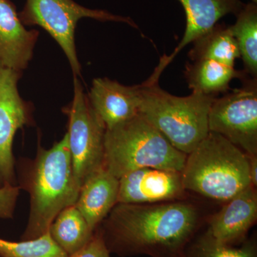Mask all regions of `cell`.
I'll return each instance as SVG.
<instances>
[{
    "label": "cell",
    "instance_id": "obj_5",
    "mask_svg": "<svg viewBox=\"0 0 257 257\" xmlns=\"http://www.w3.org/2000/svg\"><path fill=\"white\" fill-rule=\"evenodd\" d=\"M139 114L160 131L172 146L188 155L209 133L208 117L216 96L192 92L172 95L158 82H144Z\"/></svg>",
    "mask_w": 257,
    "mask_h": 257
},
{
    "label": "cell",
    "instance_id": "obj_12",
    "mask_svg": "<svg viewBox=\"0 0 257 257\" xmlns=\"http://www.w3.org/2000/svg\"><path fill=\"white\" fill-rule=\"evenodd\" d=\"M257 220L256 188L250 185L227 202L213 216L206 229L216 241L238 245L247 239Z\"/></svg>",
    "mask_w": 257,
    "mask_h": 257
},
{
    "label": "cell",
    "instance_id": "obj_3",
    "mask_svg": "<svg viewBox=\"0 0 257 257\" xmlns=\"http://www.w3.org/2000/svg\"><path fill=\"white\" fill-rule=\"evenodd\" d=\"M182 176L187 192L220 202L251 185L247 155L211 132L187 155Z\"/></svg>",
    "mask_w": 257,
    "mask_h": 257
},
{
    "label": "cell",
    "instance_id": "obj_10",
    "mask_svg": "<svg viewBox=\"0 0 257 257\" xmlns=\"http://www.w3.org/2000/svg\"><path fill=\"white\" fill-rule=\"evenodd\" d=\"M182 172L156 168L132 171L119 179L118 203L156 204L186 199Z\"/></svg>",
    "mask_w": 257,
    "mask_h": 257
},
{
    "label": "cell",
    "instance_id": "obj_7",
    "mask_svg": "<svg viewBox=\"0 0 257 257\" xmlns=\"http://www.w3.org/2000/svg\"><path fill=\"white\" fill-rule=\"evenodd\" d=\"M68 117L67 138L74 175L79 188L89 176L104 167L106 127L91 106L77 76L73 99L62 109Z\"/></svg>",
    "mask_w": 257,
    "mask_h": 257
},
{
    "label": "cell",
    "instance_id": "obj_19",
    "mask_svg": "<svg viewBox=\"0 0 257 257\" xmlns=\"http://www.w3.org/2000/svg\"><path fill=\"white\" fill-rule=\"evenodd\" d=\"M236 23L229 26L234 37L246 74L257 78V5L245 4L236 15Z\"/></svg>",
    "mask_w": 257,
    "mask_h": 257
},
{
    "label": "cell",
    "instance_id": "obj_25",
    "mask_svg": "<svg viewBox=\"0 0 257 257\" xmlns=\"http://www.w3.org/2000/svg\"><path fill=\"white\" fill-rule=\"evenodd\" d=\"M251 3H254V4L257 5V0H251Z\"/></svg>",
    "mask_w": 257,
    "mask_h": 257
},
{
    "label": "cell",
    "instance_id": "obj_17",
    "mask_svg": "<svg viewBox=\"0 0 257 257\" xmlns=\"http://www.w3.org/2000/svg\"><path fill=\"white\" fill-rule=\"evenodd\" d=\"M192 43L189 52L192 62L209 60L234 67L235 60L240 58L237 42L231 35L229 26L225 24H216Z\"/></svg>",
    "mask_w": 257,
    "mask_h": 257
},
{
    "label": "cell",
    "instance_id": "obj_4",
    "mask_svg": "<svg viewBox=\"0 0 257 257\" xmlns=\"http://www.w3.org/2000/svg\"><path fill=\"white\" fill-rule=\"evenodd\" d=\"M187 156L140 114L106 130L104 167L117 179L141 168L182 172Z\"/></svg>",
    "mask_w": 257,
    "mask_h": 257
},
{
    "label": "cell",
    "instance_id": "obj_13",
    "mask_svg": "<svg viewBox=\"0 0 257 257\" xmlns=\"http://www.w3.org/2000/svg\"><path fill=\"white\" fill-rule=\"evenodd\" d=\"M186 15V29L183 38L169 56L161 58L160 64L150 79L158 81L165 67L184 47L212 28L223 17L236 16L243 9L244 3L240 0H178Z\"/></svg>",
    "mask_w": 257,
    "mask_h": 257
},
{
    "label": "cell",
    "instance_id": "obj_18",
    "mask_svg": "<svg viewBox=\"0 0 257 257\" xmlns=\"http://www.w3.org/2000/svg\"><path fill=\"white\" fill-rule=\"evenodd\" d=\"M49 232L52 239L68 256L79 251L92 237L94 231L74 205L59 213Z\"/></svg>",
    "mask_w": 257,
    "mask_h": 257
},
{
    "label": "cell",
    "instance_id": "obj_9",
    "mask_svg": "<svg viewBox=\"0 0 257 257\" xmlns=\"http://www.w3.org/2000/svg\"><path fill=\"white\" fill-rule=\"evenodd\" d=\"M23 72L0 66V187L16 185L13 146L20 128L35 124L34 106L19 93Z\"/></svg>",
    "mask_w": 257,
    "mask_h": 257
},
{
    "label": "cell",
    "instance_id": "obj_2",
    "mask_svg": "<svg viewBox=\"0 0 257 257\" xmlns=\"http://www.w3.org/2000/svg\"><path fill=\"white\" fill-rule=\"evenodd\" d=\"M19 182L30 197V215L21 239H37L49 232L61 211L74 205L79 188L74 175L67 133L46 150L38 144L36 157L20 160Z\"/></svg>",
    "mask_w": 257,
    "mask_h": 257
},
{
    "label": "cell",
    "instance_id": "obj_23",
    "mask_svg": "<svg viewBox=\"0 0 257 257\" xmlns=\"http://www.w3.org/2000/svg\"><path fill=\"white\" fill-rule=\"evenodd\" d=\"M110 254L100 231L96 228L89 241L79 251L67 257H110Z\"/></svg>",
    "mask_w": 257,
    "mask_h": 257
},
{
    "label": "cell",
    "instance_id": "obj_20",
    "mask_svg": "<svg viewBox=\"0 0 257 257\" xmlns=\"http://www.w3.org/2000/svg\"><path fill=\"white\" fill-rule=\"evenodd\" d=\"M184 257H257L256 239L253 236L240 244H224L216 241L205 230L193 240Z\"/></svg>",
    "mask_w": 257,
    "mask_h": 257
},
{
    "label": "cell",
    "instance_id": "obj_8",
    "mask_svg": "<svg viewBox=\"0 0 257 257\" xmlns=\"http://www.w3.org/2000/svg\"><path fill=\"white\" fill-rule=\"evenodd\" d=\"M242 85L213 101L208 126L244 152L257 155V78L246 75Z\"/></svg>",
    "mask_w": 257,
    "mask_h": 257
},
{
    "label": "cell",
    "instance_id": "obj_24",
    "mask_svg": "<svg viewBox=\"0 0 257 257\" xmlns=\"http://www.w3.org/2000/svg\"><path fill=\"white\" fill-rule=\"evenodd\" d=\"M249 162L250 180L253 187H257V155L248 156Z\"/></svg>",
    "mask_w": 257,
    "mask_h": 257
},
{
    "label": "cell",
    "instance_id": "obj_22",
    "mask_svg": "<svg viewBox=\"0 0 257 257\" xmlns=\"http://www.w3.org/2000/svg\"><path fill=\"white\" fill-rule=\"evenodd\" d=\"M20 189L17 185L0 187V219H13Z\"/></svg>",
    "mask_w": 257,
    "mask_h": 257
},
{
    "label": "cell",
    "instance_id": "obj_1",
    "mask_svg": "<svg viewBox=\"0 0 257 257\" xmlns=\"http://www.w3.org/2000/svg\"><path fill=\"white\" fill-rule=\"evenodd\" d=\"M203 224L199 208L185 199L156 204L118 203L97 228L111 254L184 257Z\"/></svg>",
    "mask_w": 257,
    "mask_h": 257
},
{
    "label": "cell",
    "instance_id": "obj_14",
    "mask_svg": "<svg viewBox=\"0 0 257 257\" xmlns=\"http://www.w3.org/2000/svg\"><path fill=\"white\" fill-rule=\"evenodd\" d=\"M40 32L28 30L11 0H0V66L23 72L33 57Z\"/></svg>",
    "mask_w": 257,
    "mask_h": 257
},
{
    "label": "cell",
    "instance_id": "obj_21",
    "mask_svg": "<svg viewBox=\"0 0 257 257\" xmlns=\"http://www.w3.org/2000/svg\"><path fill=\"white\" fill-rule=\"evenodd\" d=\"M50 232L37 239L10 241L0 239V257H67Z\"/></svg>",
    "mask_w": 257,
    "mask_h": 257
},
{
    "label": "cell",
    "instance_id": "obj_6",
    "mask_svg": "<svg viewBox=\"0 0 257 257\" xmlns=\"http://www.w3.org/2000/svg\"><path fill=\"white\" fill-rule=\"evenodd\" d=\"M19 18L25 26H39L50 34L63 50L74 76L77 77L82 75L75 45V30L81 19L125 23L139 29L128 17L114 15L106 10L89 9L74 0H26Z\"/></svg>",
    "mask_w": 257,
    "mask_h": 257
},
{
    "label": "cell",
    "instance_id": "obj_15",
    "mask_svg": "<svg viewBox=\"0 0 257 257\" xmlns=\"http://www.w3.org/2000/svg\"><path fill=\"white\" fill-rule=\"evenodd\" d=\"M118 193L119 179L104 167L89 176L82 184L74 206L92 231L117 204Z\"/></svg>",
    "mask_w": 257,
    "mask_h": 257
},
{
    "label": "cell",
    "instance_id": "obj_11",
    "mask_svg": "<svg viewBox=\"0 0 257 257\" xmlns=\"http://www.w3.org/2000/svg\"><path fill=\"white\" fill-rule=\"evenodd\" d=\"M106 130L137 116L141 103V85L125 86L117 81L94 79L87 95Z\"/></svg>",
    "mask_w": 257,
    "mask_h": 257
},
{
    "label": "cell",
    "instance_id": "obj_16",
    "mask_svg": "<svg viewBox=\"0 0 257 257\" xmlns=\"http://www.w3.org/2000/svg\"><path fill=\"white\" fill-rule=\"evenodd\" d=\"M248 75L244 71L215 61L200 60L186 65L184 76L192 92L216 96L227 92L233 79L241 80Z\"/></svg>",
    "mask_w": 257,
    "mask_h": 257
}]
</instances>
